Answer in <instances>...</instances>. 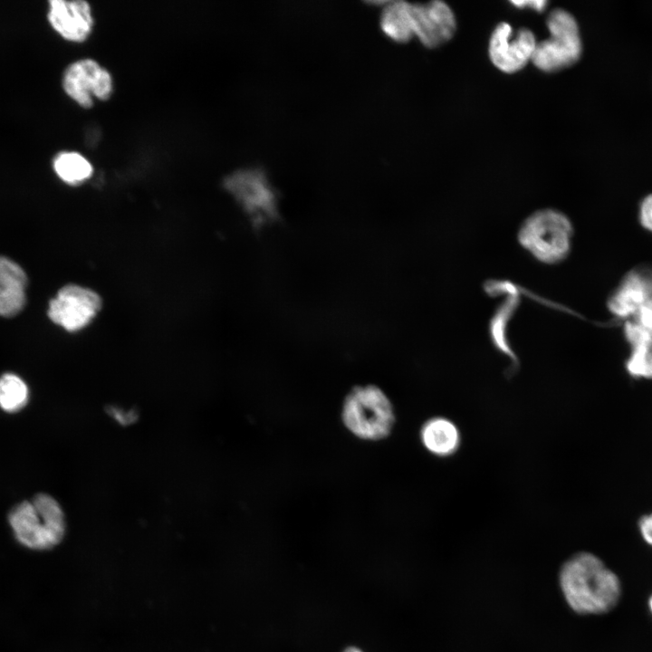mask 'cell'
Here are the masks:
<instances>
[{
	"label": "cell",
	"instance_id": "cell-6",
	"mask_svg": "<svg viewBox=\"0 0 652 652\" xmlns=\"http://www.w3.org/2000/svg\"><path fill=\"white\" fill-rule=\"evenodd\" d=\"M223 185L253 219L264 221L275 216L277 195L260 168L235 170Z\"/></svg>",
	"mask_w": 652,
	"mask_h": 652
},
{
	"label": "cell",
	"instance_id": "cell-2",
	"mask_svg": "<svg viewBox=\"0 0 652 652\" xmlns=\"http://www.w3.org/2000/svg\"><path fill=\"white\" fill-rule=\"evenodd\" d=\"M16 540L32 550H49L65 535L66 522L60 503L47 494L16 504L8 514Z\"/></svg>",
	"mask_w": 652,
	"mask_h": 652
},
{
	"label": "cell",
	"instance_id": "cell-5",
	"mask_svg": "<svg viewBox=\"0 0 652 652\" xmlns=\"http://www.w3.org/2000/svg\"><path fill=\"white\" fill-rule=\"evenodd\" d=\"M550 37L537 43L532 63L541 71L553 72L578 62L582 43L577 21L563 9L553 10L547 18Z\"/></svg>",
	"mask_w": 652,
	"mask_h": 652
},
{
	"label": "cell",
	"instance_id": "cell-23",
	"mask_svg": "<svg viewBox=\"0 0 652 652\" xmlns=\"http://www.w3.org/2000/svg\"><path fill=\"white\" fill-rule=\"evenodd\" d=\"M343 652H362V651L357 647H350L347 648L346 650H344Z\"/></svg>",
	"mask_w": 652,
	"mask_h": 652
},
{
	"label": "cell",
	"instance_id": "cell-3",
	"mask_svg": "<svg viewBox=\"0 0 652 652\" xmlns=\"http://www.w3.org/2000/svg\"><path fill=\"white\" fill-rule=\"evenodd\" d=\"M341 418L353 435L365 440L385 438L395 422L390 400L374 385L356 387L350 391L343 402Z\"/></svg>",
	"mask_w": 652,
	"mask_h": 652
},
{
	"label": "cell",
	"instance_id": "cell-21",
	"mask_svg": "<svg viewBox=\"0 0 652 652\" xmlns=\"http://www.w3.org/2000/svg\"><path fill=\"white\" fill-rule=\"evenodd\" d=\"M640 224L648 231L652 232V194L642 200L639 206Z\"/></svg>",
	"mask_w": 652,
	"mask_h": 652
},
{
	"label": "cell",
	"instance_id": "cell-16",
	"mask_svg": "<svg viewBox=\"0 0 652 652\" xmlns=\"http://www.w3.org/2000/svg\"><path fill=\"white\" fill-rule=\"evenodd\" d=\"M51 165L56 177L72 187L86 182L94 172L91 162L84 155L74 150L57 152L53 157Z\"/></svg>",
	"mask_w": 652,
	"mask_h": 652
},
{
	"label": "cell",
	"instance_id": "cell-20",
	"mask_svg": "<svg viewBox=\"0 0 652 652\" xmlns=\"http://www.w3.org/2000/svg\"><path fill=\"white\" fill-rule=\"evenodd\" d=\"M637 525L643 542L652 547V512L646 513L639 516Z\"/></svg>",
	"mask_w": 652,
	"mask_h": 652
},
{
	"label": "cell",
	"instance_id": "cell-8",
	"mask_svg": "<svg viewBox=\"0 0 652 652\" xmlns=\"http://www.w3.org/2000/svg\"><path fill=\"white\" fill-rule=\"evenodd\" d=\"M101 307L100 296L80 285L69 284L57 292L49 303L48 316L68 331L86 327Z\"/></svg>",
	"mask_w": 652,
	"mask_h": 652
},
{
	"label": "cell",
	"instance_id": "cell-12",
	"mask_svg": "<svg viewBox=\"0 0 652 652\" xmlns=\"http://www.w3.org/2000/svg\"><path fill=\"white\" fill-rule=\"evenodd\" d=\"M46 19L53 32L73 43L85 42L94 27L91 6L85 0H49Z\"/></svg>",
	"mask_w": 652,
	"mask_h": 652
},
{
	"label": "cell",
	"instance_id": "cell-11",
	"mask_svg": "<svg viewBox=\"0 0 652 652\" xmlns=\"http://www.w3.org/2000/svg\"><path fill=\"white\" fill-rule=\"evenodd\" d=\"M409 8L413 34L423 45L437 47L453 37L456 29L455 18L446 3L437 0L410 3Z\"/></svg>",
	"mask_w": 652,
	"mask_h": 652
},
{
	"label": "cell",
	"instance_id": "cell-7",
	"mask_svg": "<svg viewBox=\"0 0 652 652\" xmlns=\"http://www.w3.org/2000/svg\"><path fill=\"white\" fill-rule=\"evenodd\" d=\"M61 83L64 93L84 109L91 108L94 100H109L113 92L111 73L91 58L69 63L62 72Z\"/></svg>",
	"mask_w": 652,
	"mask_h": 652
},
{
	"label": "cell",
	"instance_id": "cell-17",
	"mask_svg": "<svg viewBox=\"0 0 652 652\" xmlns=\"http://www.w3.org/2000/svg\"><path fill=\"white\" fill-rule=\"evenodd\" d=\"M410 3L385 2L379 24L386 36L396 43H407L414 37L410 17Z\"/></svg>",
	"mask_w": 652,
	"mask_h": 652
},
{
	"label": "cell",
	"instance_id": "cell-1",
	"mask_svg": "<svg viewBox=\"0 0 652 652\" xmlns=\"http://www.w3.org/2000/svg\"><path fill=\"white\" fill-rule=\"evenodd\" d=\"M559 585L568 606L580 615H602L619 602L621 582L596 554L579 551L559 570Z\"/></svg>",
	"mask_w": 652,
	"mask_h": 652
},
{
	"label": "cell",
	"instance_id": "cell-19",
	"mask_svg": "<svg viewBox=\"0 0 652 652\" xmlns=\"http://www.w3.org/2000/svg\"><path fill=\"white\" fill-rule=\"evenodd\" d=\"M516 305V297L512 296L498 309L492 318L490 324L491 337L495 348L508 356L514 361V364L517 363L516 358L506 340V328L508 319L511 317L512 312H513Z\"/></svg>",
	"mask_w": 652,
	"mask_h": 652
},
{
	"label": "cell",
	"instance_id": "cell-18",
	"mask_svg": "<svg viewBox=\"0 0 652 652\" xmlns=\"http://www.w3.org/2000/svg\"><path fill=\"white\" fill-rule=\"evenodd\" d=\"M29 389L17 375L5 373L0 377V408L8 413L21 410L28 402Z\"/></svg>",
	"mask_w": 652,
	"mask_h": 652
},
{
	"label": "cell",
	"instance_id": "cell-22",
	"mask_svg": "<svg viewBox=\"0 0 652 652\" xmlns=\"http://www.w3.org/2000/svg\"><path fill=\"white\" fill-rule=\"evenodd\" d=\"M513 5L519 8H531L537 12H542L545 9L547 1L545 0H530V1H512Z\"/></svg>",
	"mask_w": 652,
	"mask_h": 652
},
{
	"label": "cell",
	"instance_id": "cell-13",
	"mask_svg": "<svg viewBox=\"0 0 652 652\" xmlns=\"http://www.w3.org/2000/svg\"><path fill=\"white\" fill-rule=\"evenodd\" d=\"M652 300V265L629 270L608 300L609 312L618 319H629Z\"/></svg>",
	"mask_w": 652,
	"mask_h": 652
},
{
	"label": "cell",
	"instance_id": "cell-4",
	"mask_svg": "<svg viewBox=\"0 0 652 652\" xmlns=\"http://www.w3.org/2000/svg\"><path fill=\"white\" fill-rule=\"evenodd\" d=\"M572 232L571 223L564 214L544 209L533 213L523 223L518 240L537 260L555 264L568 255Z\"/></svg>",
	"mask_w": 652,
	"mask_h": 652
},
{
	"label": "cell",
	"instance_id": "cell-9",
	"mask_svg": "<svg viewBox=\"0 0 652 652\" xmlns=\"http://www.w3.org/2000/svg\"><path fill=\"white\" fill-rule=\"evenodd\" d=\"M536 44L534 34L529 29H519L513 35L511 25L501 23L491 35L488 52L494 66L504 72L513 73L532 61Z\"/></svg>",
	"mask_w": 652,
	"mask_h": 652
},
{
	"label": "cell",
	"instance_id": "cell-14",
	"mask_svg": "<svg viewBox=\"0 0 652 652\" xmlns=\"http://www.w3.org/2000/svg\"><path fill=\"white\" fill-rule=\"evenodd\" d=\"M26 274L16 263L0 255V315L18 313L25 302Z\"/></svg>",
	"mask_w": 652,
	"mask_h": 652
},
{
	"label": "cell",
	"instance_id": "cell-10",
	"mask_svg": "<svg viewBox=\"0 0 652 652\" xmlns=\"http://www.w3.org/2000/svg\"><path fill=\"white\" fill-rule=\"evenodd\" d=\"M624 335L629 346L627 373L636 379L652 380V300L626 320Z\"/></svg>",
	"mask_w": 652,
	"mask_h": 652
},
{
	"label": "cell",
	"instance_id": "cell-24",
	"mask_svg": "<svg viewBox=\"0 0 652 652\" xmlns=\"http://www.w3.org/2000/svg\"><path fill=\"white\" fill-rule=\"evenodd\" d=\"M647 607L652 615V594L650 595V597L647 599Z\"/></svg>",
	"mask_w": 652,
	"mask_h": 652
},
{
	"label": "cell",
	"instance_id": "cell-15",
	"mask_svg": "<svg viewBox=\"0 0 652 652\" xmlns=\"http://www.w3.org/2000/svg\"><path fill=\"white\" fill-rule=\"evenodd\" d=\"M420 440L424 447L432 455L447 457L459 448L461 435L458 427L450 419L435 417L422 425Z\"/></svg>",
	"mask_w": 652,
	"mask_h": 652
}]
</instances>
